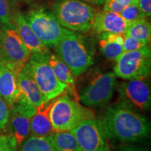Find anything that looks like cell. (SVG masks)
<instances>
[{
	"instance_id": "4316f807",
	"label": "cell",
	"mask_w": 151,
	"mask_h": 151,
	"mask_svg": "<svg viewBox=\"0 0 151 151\" xmlns=\"http://www.w3.org/2000/svg\"><path fill=\"white\" fill-rule=\"evenodd\" d=\"M18 146L14 138L9 134H0V151H16Z\"/></svg>"
},
{
	"instance_id": "5b68a950",
	"label": "cell",
	"mask_w": 151,
	"mask_h": 151,
	"mask_svg": "<svg viewBox=\"0 0 151 151\" xmlns=\"http://www.w3.org/2000/svg\"><path fill=\"white\" fill-rule=\"evenodd\" d=\"M48 53H33L23 68L31 75L44 97L45 103L55 99L66 90L57 78L48 60Z\"/></svg>"
},
{
	"instance_id": "9a60e30c",
	"label": "cell",
	"mask_w": 151,
	"mask_h": 151,
	"mask_svg": "<svg viewBox=\"0 0 151 151\" xmlns=\"http://www.w3.org/2000/svg\"><path fill=\"white\" fill-rule=\"evenodd\" d=\"M13 22L16 25L18 32L21 38L24 46L31 54L48 53V48L45 46L34 33L28 22L24 18V15L19 11H16Z\"/></svg>"
},
{
	"instance_id": "484cf974",
	"label": "cell",
	"mask_w": 151,
	"mask_h": 151,
	"mask_svg": "<svg viewBox=\"0 0 151 151\" xmlns=\"http://www.w3.org/2000/svg\"><path fill=\"white\" fill-rule=\"evenodd\" d=\"M147 45H148V43L143 42V41L138 39H136L134 37H132L131 36L127 35L125 34L122 47H123L124 52H130L135 51V50L143 48Z\"/></svg>"
},
{
	"instance_id": "ba28073f",
	"label": "cell",
	"mask_w": 151,
	"mask_h": 151,
	"mask_svg": "<svg viewBox=\"0 0 151 151\" xmlns=\"http://www.w3.org/2000/svg\"><path fill=\"white\" fill-rule=\"evenodd\" d=\"M150 48L146 46L135 51L122 52L116 60L113 73L125 80L146 78L150 75Z\"/></svg>"
},
{
	"instance_id": "f546056e",
	"label": "cell",
	"mask_w": 151,
	"mask_h": 151,
	"mask_svg": "<svg viewBox=\"0 0 151 151\" xmlns=\"http://www.w3.org/2000/svg\"><path fill=\"white\" fill-rule=\"evenodd\" d=\"M113 151H148L146 149L132 145H123L114 149Z\"/></svg>"
},
{
	"instance_id": "7a4b0ae2",
	"label": "cell",
	"mask_w": 151,
	"mask_h": 151,
	"mask_svg": "<svg viewBox=\"0 0 151 151\" xmlns=\"http://www.w3.org/2000/svg\"><path fill=\"white\" fill-rule=\"evenodd\" d=\"M53 47L56 55L66 64L75 77L84 73L93 63V55L86 39L71 30Z\"/></svg>"
},
{
	"instance_id": "4dcf8cb0",
	"label": "cell",
	"mask_w": 151,
	"mask_h": 151,
	"mask_svg": "<svg viewBox=\"0 0 151 151\" xmlns=\"http://www.w3.org/2000/svg\"><path fill=\"white\" fill-rule=\"evenodd\" d=\"M88 4H94V5H101L104 4L106 0H81Z\"/></svg>"
},
{
	"instance_id": "1f68e13d",
	"label": "cell",
	"mask_w": 151,
	"mask_h": 151,
	"mask_svg": "<svg viewBox=\"0 0 151 151\" xmlns=\"http://www.w3.org/2000/svg\"><path fill=\"white\" fill-rule=\"evenodd\" d=\"M1 29H0V47H1Z\"/></svg>"
},
{
	"instance_id": "7402d4cb",
	"label": "cell",
	"mask_w": 151,
	"mask_h": 151,
	"mask_svg": "<svg viewBox=\"0 0 151 151\" xmlns=\"http://www.w3.org/2000/svg\"><path fill=\"white\" fill-rule=\"evenodd\" d=\"M99 47L103 55L109 60H116L124 52L122 45L104 39H100Z\"/></svg>"
},
{
	"instance_id": "9c48e42d",
	"label": "cell",
	"mask_w": 151,
	"mask_h": 151,
	"mask_svg": "<svg viewBox=\"0 0 151 151\" xmlns=\"http://www.w3.org/2000/svg\"><path fill=\"white\" fill-rule=\"evenodd\" d=\"M116 81V76L112 72L95 73L78 93V100L88 107L105 105L112 97Z\"/></svg>"
},
{
	"instance_id": "ffe728a7",
	"label": "cell",
	"mask_w": 151,
	"mask_h": 151,
	"mask_svg": "<svg viewBox=\"0 0 151 151\" xmlns=\"http://www.w3.org/2000/svg\"><path fill=\"white\" fill-rule=\"evenodd\" d=\"M126 35L148 43L151 37V25L146 18H139L129 22Z\"/></svg>"
},
{
	"instance_id": "cb8c5ba5",
	"label": "cell",
	"mask_w": 151,
	"mask_h": 151,
	"mask_svg": "<svg viewBox=\"0 0 151 151\" xmlns=\"http://www.w3.org/2000/svg\"><path fill=\"white\" fill-rule=\"evenodd\" d=\"M120 15L128 22L134 21V20L139 18H146L141 12V11L139 10L137 3L134 2V1H132L131 4H129L120 13Z\"/></svg>"
},
{
	"instance_id": "6da1fadb",
	"label": "cell",
	"mask_w": 151,
	"mask_h": 151,
	"mask_svg": "<svg viewBox=\"0 0 151 151\" xmlns=\"http://www.w3.org/2000/svg\"><path fill=\"white\" fill-rule=\"evenodd\" d=\"M99 120L107 140L134 143L145 140L150 136L148 120L134 109L119 104L109 107Z\"/></svg>"
},
{
	"instance_id": "5bb4252c",
	"label": "cell",
	"mask_w": 151,
	"mask_h": 151,
	"mask_svg": "<svg viewBox=\"0 0 151 151\" xmlns=\"http://www.w3.org/2000/svg\"><path fill=\"white\" fill-rule=\"evenodd\" d=\"M18 74L8 66L0 63V97L9 107L22 97Z\"/></svg>"
},
{
	"instance_id": "ac0fdd59",
	"label": "cell",
	"mask_w": 151,
	"mask_h": 151,
	"mask_svg": "<svg viewBox=\"0 0 151 151\" xmlns=\"http://www.w3.org/2000/svg\"><path fill=\"white\" fill-rule=\"evenodd\" d=\"M19 88L23 95L36 108L44 104L45 100L31 75L22 67L18 75Z\"/></svg>"
},
{
	"instance_id": "8992f818",
	"label": "cell",
	"mask_w": 151,
	"mask_h": 151,
	"mask_svg": "<svg viewBox=\"0 0 151 151\" xmlns=\"http://www.w3.org/2000/svg\"><path fill=\"white\" fill-rule=\"evenodd\" d=\"M1 32L0 63L8 66L18 75L31 53L22 42L14 22L2 24Z\"/></svg>"
},
{
	"instance_id": "d6a6232c",
	"label": "cell",
	"mask_w": 151,
	"mask_h": 151,
	"mask_svg": "<svg viewBox=\"0 0 151 151\" xmlns=\"http://www.w3.org/2000/svg\"><path fill=\"white\" fill-rule=\"evenodd\" d=\"M132 1H133V0H132Z\"/></svg>"
},
{
	"instance_id": "4fadbf2b",
	"label": "cell",
	"mask_w": 151,
	"mask_h": 151,
	"mask_svg": "<svg viewBox=\"0 0 151 151\" xmlns=\"http://www.w3.org/2000/svg\"><path fill=\"white\" fill-rule=\"evenodd\" d=\"M129 24L120 14L102 10L95 13L91 29L98 35L103 33L124 35Z\"/></svg>"
},
{
	"instance_id": "83f0119b",
	"label": "cell",
	"mask_w": 151,
	"mask_h": 151,
	"mask_svg": "<svg viewBox=\"0 0 151 151\" xmlns=\"http://www.w3.org/2000/svg\"><path fill=\"white\" fill-rule=\"evenodd\" d=\"M10 109L5 101L0 97V133L6 129L8 122Z\"/></svg>"
},
{
	"instance_id": "d6986e66",
	"label": "cell",
	"mask_w": 151,
	"mask_h": 151,
	"mask_svg": "<svg viewBox=\"0 0 151 151\" xmlns=\"http://www.w3.org/2000/svg\"><path fill=\"white\" fill-rule=\"evenodd\" d=\"M48 137L56 151H82L71 131L55 132Z\"/></svg>"
},
{
	"instance_id": "e0dca14e",
	"label": "cell",
	"mask_w": 151,
	"mask_h": 151,
	"mask_svg": "<svg viewBox=\"0 0 151 151\" xmlns=\"http://www.w3.org/2000/svg\"><path fill=\"white\" fill-rule=\"evenodd\" d=\"M48 60L57 78L65 85L66 90L73 96V99L79 101L78 92L76 88L74 76L72 74L69 68L55 54H52L50 52L48 54Z\"/></svg>"
},
{
	"instance_id": "52a82bcc",
	"label": "cell",
	"mask_w": 151,
	"mask_h": 151,
	"mask_svg": "<svg viewBox=\"0 0 151 151\" xmlns=\"http://www.w3.org/2000/svg\"><path fill=\"white\" fill-rule=\"evenodd\" d=\"M24 16L38 39L48 48L54 46L69 30L62 27L52 12L43 8L31 9Z\"/></svg>"
},
{
	"instance_id": "d4e9b609",
	"label": "cell",
	"mask_w": 151,
	"mask_h": 151,
	"mask_svg": "<svg viewBox=\"0 0 151 151\" xmlns=\"http://www.w3.org/2000/svg\"><path fill=\"white\" fill-rule=\"evenodd\" d=\"M132 2V0H106L104 10L120 14V13Z\"/></svg>"
},
{
	"instance_id": "44dd1931",
	"label": "cell",
	"mask_w": 151,
	"mask_h": 151,
	"mask_svg": "<svg viewBox=\"0 0 151 151\" xmlns=\"http://www.w3.org/2000/svg\"><path fill=\"white\" fill-rule=\"evenodd\" d=\"M19 151H56L50 138L30 136L20 146Z\"/></svg>"
},
{
	"instance_id": "2e32d148",
	"label": "cell",
	"mask_w": 151,
	"mask_h": 151,
	"mask_svg": "<svg viewBox=\"0 0 151 151\" xmlns=\"http://www.w3.org/2000/svg\"><path fill=\"white\" fill-rule=\"evenodd\" d=\"M54 100L37 107L30 121V134L34 137H47L54 133L49 112Z\"/></svg>"
},
{
	"instance_id": "277c9868",
	"label": "cell",
	"mask_w": 151,
	"mask_h": 151,
	"mask_svg": "<svg viewBox=\"0 0 151 151\" xmlns=\"http://www.w3.org/2000/svg\"><path fill=\"white\" fill-rule=\"evenodd\" d=\"M49 117L54 132H65L71 131L85 120L94 118V114L78 100L63 94L53 101Z\"/></svg>"
},
{
	"instance_id": "8fae6325",
	"label": "cell",
	"mask_w": 151,
	"mask_h": 151,
	"mask_svg": "<svg viewBox=\"0 0 151 151\" xmlns=\"http://www.w3.org/2000/svg\"><path fill=\"white\" fill-rule=\"evenodd\" d=\"M82 151H110L99 118L87 119L71 130Z\"/></svg>"
},
{
	"instance_id": "30bf717a",
	"label": "cell",
	"mask_w": 151,
	"mask_h": 151,
	"mask_svg": "<svg viewBox=\"0 0 151 151\" xmlns=\"http://www.w3.org/2000/svg\"><path fill=\"white\" fill-rule=\"evenodd\" d=\"M7 127L9 134L16 141L17 146L20 147L30 134V121L37 108L22 94V97L9 107Z\"/></svg>"
},
{
	"instance_id": "3957f363",
	"label": "cell",
	"mask_w": 151,
	"mask_h": 151,
	"mask_svg": "<svg viewBox=\"0 0 151 151\" xmlns=\"http://www.w3.org/2000/svg\"><path fill=\"white\" fill-rule=\"evenodd\" d=\"M51 12L62 27L86 33L91 29L96 11L81 0H55Z\"/></svg>"
},
{
	"instance_id": "603a6c76",
	"label": "cell",
	"mask_w": 151,
	"mask_h": 151,
	"mask_svg": "<svg viewBox=\"0 0 151 151\" xmlns=\"http://www.w3.org/2000/svg\"><path fill=\"white\" fill-rule=\"evenodd\" d=\"M15 0H0V23L5 24L13 21Z\"/></svg>"
},
{
	"instance_id": "f1b7e54d",
	"label": "cell",
	"mask_w": 151,
	"mask_h": 151,
	"mask_svg": "<svg viewBox=\"0 0 151 151\" xmlns=\"http://www.w3.org/2000/svg\"><path fill=\"white\" fill-rule=\"evenodd\" d=\"M139 10L146 18L151 15V0H137Z\"/></svg>"
},
{
	"instance_id": "7c38bea8",
	"label": "cell",
	"mask_w": 151,
	"mask_h": 151,
	"mask_svg": "<svg viewBox=\"0 0 151 151\" xmlns=\"http://www.w3.org/2000/svg\"><path fill=\"white\" fill-rule=\"evenodd\" d=\"M118 104L134 110L148 111L150 108V89L146 78L130 79L120 85Z\"/></svg>"
}]
</instances>
